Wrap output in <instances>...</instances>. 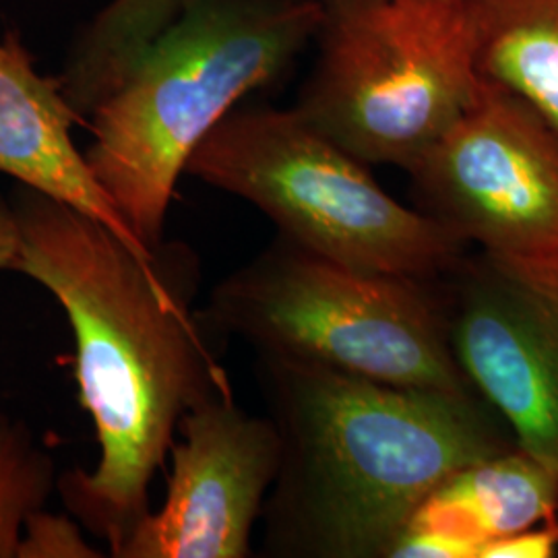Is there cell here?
I'll return each mask as SVG.
<instances>
[{
  "label": "cell",
  "instance_id": "1",
  "mask_svg": "<svg viewBox=\"0 0 558 558\" xmlns=\"http://www.w3.org/2000/svg\"><path fill=\"white\" fill-rule=\"evenodd\" d=\"M11 201L13 271L62 306L75 339L81 403L100 445L96 468L62 472L57 493L119 558L151 513L149 486L180 420L232 387L160 259H143L101 221L36 189L17 184Z\"/></svg>",
  "mask_w": 558,
  "mask_h": 558
},
{
  "label": "cell",
  "instance_id": "2",
  "mask_svg": "<svg viewBox=\"0 0 558 558\" xmlns=\"http://www.w3.org/2000/svg\"><path fill=\"white\" fill-rule=\"evenodd\" d=\"M255 375L281 439L260 515L265 557L389 558L442 480L515 445L478 396L265 354H257Z\"/></svg>",
  "mask_w": 558,
  "mask_h": 558
},
{
  "label": "cell",
  "instance_id": "3",
  "mask_svg": "<svg viewBox=\"0 0 558 558\" xmlns=\"http://www.w3.org/2000/svg\"><path fill=\"white\" fill-rule=\"evenodd\" d=\"M319 0H195L89 112L85 160L131 232L160 251L186 161L311 48Z\"/></svg>",
  "mask_w": 558,
  "mask_h": 558
},
{
  "label": "cell",
  "instance_id": "4",
  "mask_svg": "<svg viewBox=\"0 0 558 558\" xmlns=\"http://www.w3.org/2000/svg\"><path fill=\"white\" fill-rule=\"evenodd\" d=\"M439 281L359 271L278 234L211 290L214 331L257 354L398 387L476 396L459 368Z\"/></svg>",
  "mask_w": 558,
  "mask_h": 558
},
{
  "label": "cell",
  "instance_id": "5",
  "mask_svg": "<svg viewBox=\"0 0 558 558\" xmlns=\"http://www.w3.org/2000/svg\"><path fill=\"white\" fill-rule=\"evenodd\" d=\"M184 174L251 203L281 236L359 271L439 281L470 248L393 199L371 166L294 108L236 106L201 141Z\"/></svg>",
  "mask_w": 558,
  "mask_h": 558
},
{
  "label": "cell",
  "instance_id": "6",
  "mask_svg": "<svg viewBox=\"0 0 558 558\" xmlns=\"http://www.w3.org/2000/svg\"><path fill=\"white\" fill-rule=\"evenodd\" d=\"M292 106L366 166L405 174L478 98L463 0H323Z\"/></svg>",
  "mask_w": 558,
  "mask_h": 558
},
{
  "label": "cell",
  "instance_id": "7",
  "mask_svg": "<svg viewBox=\"0 0 558 558\" xmlns=\"http://www.w3.org/2000/svg\"><path fill=\"white\" fill-rule=\"evenodd\" d=\"M416 209L505 257L558 259V131L482 80L458 124L408 172Z\"/></svg>",
  "mask_w": 558,
  "mask_h": 558
},
{
  "label": "cell",
  "instance_id": "8",
  "mask_svg": "<svg viewBox=\"0 0 558 558\" xmlns=\"http://www.w3.org/2000/svg\"><path fill=\"white\" fill-rule=\"evenodd\" d=\"M442 283L463 377L515 445L558 474V259L465 253Z\"/></svg>",
  "mask_w": 558,
  "mask_h": 558
},
{
  "label": "cell",
  "instance_id": "9",
  "mask_svg": "<svg viewBox=\"0 0 558 558\" xmlns=\"http://www.w3.org/2000/svg\"><path fill=\"white\" fill-rule=\"evenodd\" d=\"M172 445L166 499L119 558H246L276 482L281 439L269 416L216 393L191 408Z\"/></svg>",
  "mask_w": 558,
  "mask_h": 558
},
{
  "label": "cell",
  "instance_id": "10",
  "mask_svg": "<svg viewBox=\"0 0 558 558\" xmlns=\"http://www.w3.org/2000/svg\"><path fill=\"white\" fill-rule=\"evenodd\" d=\"M83 122L57 77L36 69L17 36H0V174L108 226L143 259H160L131 232L73 140Z\"/></svg>",
  "mask_w": 558,
  "mask_h": 558
},
{
  "label": "cell",
  "instance_id": "11",
  "mask_svg": "<svg viewBox=\"0 0 558 558\" xmlns=\"http://www.w3.org/2000/svg\"><path fill=\"white\" fill-rule=\"evenodd\" d=\"M557 515V472L511 445L442 480L403 530L453 539L472 548L478 558L486 542Z\"/></svg>",
  "mask_w": 558,
  "mask_h": 558
},
{
  "label": "cell",
  "instance_id": "12",
  "mask_svg": "<svg viewBox=\"0 0 558 558\" xmlns=\"http://www.w3.org/2000/svg\"><path fill=\"white\" fill-rule=\"evenodd\" d=\"M480 77L527 101L558 131V0H463Z\"/></svg>",
  "mask_w": 558,
  "mask_h": 558
},
{
  "label": "cell",
  "instance_id": "13",
  "mask_svg": "<svg viewBox=\"0 0 558 558\" xmlns=\"http://www.w3.org/2000/svg\"><path fill=\"white\" fill-rule=\"evenodd\" d=\"M195 0H110L73 41L59 80L73 110L87 120L141 52Z\"/></svg>",
  "mask_w": 558,
  "mask_h": 558
},
{
  "label": "cell",
  "instance_id": "14",
  "mask_svg": "<svg viewBox=\"0 0 558 558\" xmlns=\"http://www.w3.org/2000/svg\"><path fill=\"white\" fill-rule=\"evenodd\" d=\"M59 470L27 422L0 412V558H17L21 527L57 490Z\"/></svg>",
  "mask_w": 558,
  "mask_h": 558
},
{
  "label": "cell",
  "instance_id": "15",
  "mask_svg": "<svg viewBox=\"0 0 558 558\" xmlns=\"http://www.w3.org/2000/svg\"><path fill=\"white\" fill-rule=\"evenodd\" d=\"M81 532L77 519L44 509L34 511L21 527L17 558H98Z\"/></svg>",
  "mask_w": 558,
  "mask_h": 558
},
{
  "label": "cell",
  "instance_id": "16",
  "mask_svg": "<svg viewBox=\"0 0 558 558\" xmlns=\"http://www.w3.org/2000/svg\"><path fill=\"white\" fill-rule=\"evenodd\" d=\"M558 555V518L544 519L505 538L490 539L478 558H553Z\"/></svg>",
  "mask_w": 558,
  "mask_h": 558
},
{
  "label": "cell",
  "instance_id": "17",
  "mask_svg": "<svg viewBox=\"0 0 558 558\" xmlns=\"http://www.w3.org/2000/svg\"><path fill=\"white\" fill-rule=\"evenodd\" d=\"M17 255V223L11 195L0 191V271H13Z\"/></svg>",
  "mask_w": 558,
  "mask_h": 558
},
{
  "label": "cell",
  "instance_id": "18",
  "mask_svg": "<svg viewBox=\"0 0 558 558\" xmlns=\"http://www.w3.org/2000/svg\"><path fill=\"white\" fill-rule=\"evenodd\" d=\"M319 2H323V0H319Z\"/></svg>",
  "mask_w": 558,
  "mask_h": 558
}]
</instances>
